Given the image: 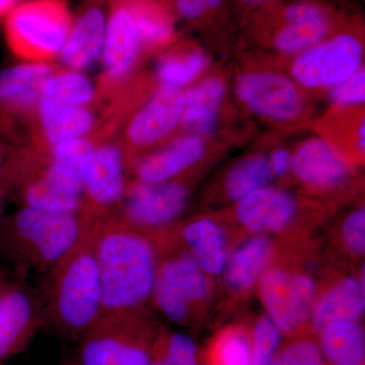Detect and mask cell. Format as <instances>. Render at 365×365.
Returning <instances> with one entry per match:
<instances>
[{"mask_svg": "<svg viewBox=\"0 0 365 365\" xmlns=\"http://www.w3.org/2000/svg\"><path fill=\"white\" fill-rule=\"evenodd\" d=\"M103 313L141 311L151 300L158 252L153 237L121 215L93 222Z\"/></svg>", "mask_w": 365, "mask_h": 365, "instance_id": "1", "label": "cell"}, {"mask_svg": "<svg viewBox=\"0 0 365 365\" xmlns=\"http://www.w3.org/2000/svg\"><path fill=\"white\" fill-rule=\"evenodd\" d=\"M91 222L85 209L58 212L21 206L0 225V260L18 279H42L71 253Z\"/></svg>", "mask_w": 365, "mask_h": 365, "instance_id": "2", "label": "cell"}, {"mask_svg": "<svg viewBox=\"0 0 365 365\" xmlns=\"http://www.w3.org/2000/svg\"><path fill=\"white\" fill-rule=\"evenodd\" d=\"M41 280L42 290L38 294L44 326L59 337L78 343L103 312L93 222L71 253Z\"/></svg>", "mask_w": 365, "mask_h": 365, "instance_id": "3", "label": "cell"}, {"mask_svg": "<svg viewBox=\"0 0 365 365\" xmlns=\"http://www.w3.org/2000/svg\"><path fill=\"white\" fill-rule=\"evenodd\" d=\"M158 331L148 309L103 313L78 341L76 365H150Z\"/></svg>", "mask_w": 365, "mask_h": 365, "instance_id": "4", "label": "cell"}, {"mask_svg": "<svg viewBox=\"0 0 365 365\" xmlns=\"http://www.w3.org/2000/svg\"><path fill=\"white\" fill-rule=\"evenodd\" d=\"M72 21L62 0H31L14 7L6 23L9 48L21 58L44 61L59 55Z\"/></svg>", "mask_w": 365, "mask_h": 365, "instance_id": "5", "label": "cell"}, {"mask_svg": "<svg viewBox=\"0 0 365 365\" xmlns=\"http://www.w3.org/2000/svg\"><path fill=\"white\" fill-rule=\"evenodd\" d=\"M188 189L181 181L143 182L127 179L121 215L145 234L169 230L188 203Z\"/></svg>", "mask_w": 365, "mask_h": 365, "instance_id": "6", "label": "cell"}, {"mask_svg": "<svg viewBox=\"0 0 365 365\" xmlns=\"http://www.w3.org/2000/svg\"><path fill=\"white\" fill-rule=\"evenodd\" d=\"M362 59L359 38L340 34L300 53L292 64V78L304 88H330L361 68Z\"/></svg>", "mask_w": 365, "mask_h": 365, "instance_id": "7", "label": "cell"}, {"mask_svg": "<svg viewBox=\"0 0 365 365\" xmlns=\"http://www.w3.org/2000/svg\"><path fill=\"white\" fill-rule=\"evenodd\" d=\"M235 91L250 111L269 121L292 123L306 113V101L297 83L278 72H244L235 81Z\"/></svg>", "mask_w": 365, "mask_h": 365, "instance_id": "8", "label": "cell"}, {"mask_svg": "<svg viewBox=\"0 0 365 365\" xmlns=\"http://www.w3.org/2000/svg\"><path fill=\"white\" fill-rule=\"evenodd\" d=\"M126 155L119 144H98L83 179V209L93 222L121 215L126 186Z\"/></svg>", "mask_w": 365, "mask_h": 365, "instance_id": "9", "label": "cell"}, {"mask_svg": "<svg viewBox=\"0 0 365 365\" xmlns=\"http://www.w3.org/2000/svg\"><path fill=\"white\" fill-rule=\"evenodd\" d=\"M43 327L39 294L25 281L11 279L0 307V362L26 350Z\"/></svg>", "mask_w": 365, "mask_h": 365, "instance_id": "10", "label": "cell"}, {"mask_svg": "<svg viewBox=\"0 0 365 365\" xmlns=\"http://www.w3.org/2000/svg\"><path fill=\"white\" fill-rule=\"evenodd\" d=\"M182 88L160 86L150 100L134 115L126 129L129 150L126 160L134 151L153 148L181 126L184 111Z\"/></svg>", "mask_w": 365, "mask_h": 365, "instance_id": "11", "label": "cell"}, {"mask_svg": "<svg viewBox=\"0 0 365 365\" xmlns=\"http://www.w3.org/2000/svg\"><path fill=\"white\" fill-rule=\"evenodd\" d=\"M206 155V144L201 137L187 135L178 138L155 153L127 163L132 179L143 182H162L177 180Z\"/></svg>", "mask_w": 365, "mask_h": 365, "instance_id": "12", "label": "cell"}, {"mask_svg": "<svg viewBox=\"0 0 365 365\" xmlns=\"http://www.w3.org/2000/svg\"><path fill=\"white\" fill-rule=\"evenodd\" d=\"M143 44L123 1H117L108 19L102 59L106 76L118 81L126 78L139 58Z\"/></svg>", "mask_w": 365, "mask_h": 365, "instance_id": "13", "label": "cell"}, {"mask_svg": "<svg viewBox=\"0 0 365 365\" xmlns=\"http://www.w3.org/2000/svg\"><path fill=\"white\" fill-rule=\"evenodd\" d=\"M331 19L321 6L311 1L290 4L283 13V23L274 36V47L283 54H300L325 40Z\"/></svg>", "mask_w": 365, "mask_h": 365, "instance_id": "14", "label": "cell"}, {"mask_svg": "<svg viewBox=\"0 0 365 365\" xmlns=\"http://www.w3.org/2000/svg\"><path fill=\"white\" fill-rule=\"evenodd\" d=\"M290 168L302 184L319 190L337 186L350 173L345 158L322 138H311L299 145Z\"/></svg>", "mask_w": 365, "mask_h": 365, "instance_id": "15", "label": "cell"}, {"mask_svg": "<svg viewBox=\"0 0 365 365\" xmlns=\"http://www.w3.org/2000/svg\"><path fill=\"white\" fill-rule=\"evenodd\" d=\"M297 202L289 194L273 188H261L237 202V217L251 232H279L294 220Z\"/></svg>", "mask_w": 365, "mask_h": 365, "instance_id": "16", "label": "cell"}, {"mask_svg": "<svg viewBox=\"0 0 365 365\" xmlns=\"http://www.w3.org/2000/svg\"><path fill=\"white\" fill-rule=\"evenodd\" d=\"M108 18L100 7L93 6L72 26L60 59L71 71L88 68L102 56Z\"/></svg>", "mask_w": 365, "mask_h": 365, "instance_id": "17", "label": "cell"}, {"mask_svg": "<svg viewBox=\"0 0 365 365\" xmlns=\"http://www.w3.org/2000/svg\"><path fill=\"white\" fill-rule=\"evenodd\" d=\"M225 81L210 76L184 93L182 126L189 135H210L215 131L225 97Z\"/></svg>", "mask_w": 365, "mask_h": 365, "instance_id": "18", "label": "cell"}, {"mask_svg": "<svg viewBox=\"0 0 365 365\" xmlns=\"http://www.w3.org/2000/svg\"><path fill=\"white\" fill-rule=\"evenodd\" d=\"M364 273L362 277H346L326 292L312 312L317 332L335 321L359 322L365 309Z\"/></svg>", "mask_w": 365, "mask_h": 365, "instance_id": "19", "label": "cell"}, {"mask_svg": "<svg viewBox=\"0 0 365 365\" xmlns=\"http://www.w3.org/2000/svg\"><path fill=\"white\" fill-rule=\"evenodd\" d=\"M272 254L273 245L268 237L259 235L250 237L225 262V284L235 292H249L265 272Z\"/></svg>", "mask_w": 365, "mask_h": 365, "instance_id": "20", "label": "cell"}, {"mask_svg": "<svg viewBox=\"0 0 365 365\" xmlns=\"http://www.w3.org/2000/svg\"><path fill=\"white\" fill-rule=\"evenodd\" d=\"M96 95L93 83L81 71L53 72L41 91L38 111L43 117L72 108L88 107Z\"/></svg>", "mask_w": 365, "mask_h": 365, "instance_id": "21", "label": "cell"}, {"mask_svg": "<svg viewBox=\"0 0 365 365\" xmlns=\"http://www.w3.org/2000/svg\"><path fill=\"white\" fill-rule=\"evenodd\" d=\"M319 349L331 365H364L365 334L359 322L335 321L319 331Z\"/></svg>", "mask_w": 365, "mask_h": 365, "instance_id": "22", "label": "cell"}, {"mask_svg": "<svg viewBox=\"0 0 365 365\" xmlns=\"http://www.w3.org/2000/svg\"><path fill=\"white\" fill-rule=\"evenodd\" d=\"M186 251L194 257L204 272L217 275L227 262L225 237L220 228L208 220L188 223L180 230Z\"/></svg>", "mask_w": 365, "mask_h": 365, "instance_id": "23", "label": "cell"}, {"mask_svg": "<svg viewBox=\"0 0 365 365\" xmlns=\"http://www.w3.org/2000/svg\"><path fill=\"white\" fill-rule=\"evenodd\" d=\"M292 276L283 269L274 267L266 269L259 280L268 318L284 334H294L300 328L294 314Z\"/></svg>", "mask_w": 365, "mask_h": 365, "instance_id": "24", "label": "cell"}, {"mask_svg": "<svg viewBox=\"0 0 365 365\" xmlns=\"http://www.w3.org/2000/svg\"><path fill=\"white\" fill-rule=\"evenodd\" d=\"M135 24L143 46L158 48L174 36L170 14L157 0H123Z\"/></svg>", "mask_w": 365, "mask_h": 365, "instance_id": "25", "label": "cell"}, {"mask_svg": "<svg viewBox=\"0 0 365 365\" xmlns=\"http://www.w3.org/2000/svg\"><path fill=\"white\" fill-rule=\"evenodd\" d=\"M273 177L268 158L252 155L228 173L225 179L227 195L230 200L239 202L257 190L267 187Z\"/></svg>", "mask_w": 365, "mask_h": 365, "instance_id": "26", "label": "cell"}, {"mask_svg": "<svg viewBox=\"0 0 365 365\" xmlns=\"http://www.w3.org/2000/svg\"><path fill=\"white\" fill-rule=\"evenodd\" d=\"M46 140L54 144L83 138L95 126V116L88 107L59 110L40 117Z\"/></svg>", "mask_w": 365, "mask_h": 365, "instance_id": "27", "label": "cell"}, {"mask_svg": "<svg viewBox=\"0 0 365 365\" xmlns=\"http://www.w3.org/2000/svg\"><path fill=\"white\" fill-rule=\"evenodd\" d=\"M207 66V58L198 49H180L169 53L158 64L160 86L182 88L190 85Z\"/></svg>", "mask_w": 365, "mask_h": 365, "instance_id": "28", "label": "cell"}, {"mask_svg": "<svg viewBox=\"0 0 365 365\" xmlns=\"http://www.w3.org/2000/svg\"><path fill=\"white\" fill-rule=\"evenodd\" d=\"M150 365H200L195 342L187 334L158 332Z\"/></svg>", "mask_w": 365, "mask_h": 365, "instance_id": "29", "label": "cell"}, {"mask_svg": "<svg viewBox=\"0 0 365 365\" xmlns=\"http://www.w3.org/2000/svg\"><path fill=\"white\" fill-rule=\"evenodd\" d=\"M96 148L97 144L83 137L54 144L46 153L83 182Z\"/></svg>", "mask_w": 365, "mask_h": 365, "instance_id": "30", "label": "cell"}, {"mask_svg": "<svg viewBox=\"0 0 365 365\" xmlns=\"http://www.w3.org/2000/svg\"><path fill=\"white\" fill-rule=\"evenodd\" d=\"M253 344L248 334L241 329H230L220 336L215 345V365H249Z\"/></svg>", "mask_w": 365, "mask_h": 365, "instance_id": "31", "label": "cell"}, {"mask_svg": "<svg viewBox=\"0 0 365 365\" xmlns=\"http://www.w3.org/2000/svg\"><path fill=\"white\" fill-rule=\"evenodd\" d=\"M151 302L165 319L174 324L188 322L193 304L163 278L155 277Z\"/></svg>", "mask_w": 365, "mask_h": 365, "instance_id": "32", "label": "cell"}, {"mask_svg": "<svg viewBox=\"0 0 365 365\" xmlns=\"http://www.w3.org/2000/svg\"><path fill=\"white\" fill-rule=\"evenodd\" d=\"M281 332L268 317H262L255 325L252 344L253 352L249 365H272L279 349Z\"/></svg>", "mask_w": 365, "mask_h": 365, "instance_id": "33", "label": "cell"}, {"mask_svg": "<svg viewBox=\"0 0 365 365\" xmlns=\"http://www.w3.org/2000/svg\"><path fill=\"white\" fill-rule=\"evenodd\" d=\"M319 346L312 340H297L278 349L272 365H325Z\"/></svg>", "mask_w": 365, "mask_h": 365, "instance_id": "34", "label": "cell"}, {"mask_svg": "<svg viewBox=\"0 0 365 365\" xmlns=\"http://www.w3.org/2000/svg\"><path fill=\"white\" fill-rule=\"evenodd\" d=\"M329 100L332 104L346 107L364 104L365 100L364 67L345 81L333 86L329 91Z\"/></svg>", "mask_w": 365, "mask_h": 365, "instance_id": "35", "label": "cell"}, {"mask_svg": "<svg viewBox=\"0 0 365 365\" xmlns=\"http://www.w3.org/2000/svg\"><path fill=\"white\" fill-rule=\"evenodd\" d=\"M292 292L294 309L297 323L302 327L312 316L314 299V280L304 274L292 276Z\"/></svg>", "mask_w": 365, "mask_h": 365, "instance_id": "36", "label": "cell"}, {"mask_svg": "<svg viewBox=\"0 0 365 365\" xmlns=\"http://www.w3.org/2000/svg\"><path fill=\"white\" fill-rule=\"evenodd\" d=\"M342 239L346 249L356 256L364 254L365 210L360 207L346 217L342 227Z\"/></svg>", "mask_w": 365, "mask_h": 365, "instance_id": "37", "label": "cell"}, {"mask_svg": "<svg viewBox=\"0 0 365 365\" xmlns=\"http://www.w3.org/2000/svg\"><path fill=\"white\" fill-rule=\"evenodd\" d=\"M222 2L223 0H176V9L182 19L192 21L210 13Z\"/></svg>", "mask_w": 365, "mask_h": 365, "instance_id": "38", "label": "cell"}, {"mask_svg": "<svg viewBox=\"0 0 365 365\" xmlns=\"http://www.w3.org/2000/svg\"><path fill=\"white\" fill-rule=\"evenodd\" d=\"M9 148L0 143V225L6 216V206L9 200L6 182V163Z\"/></svg>", "mask_w": 365, "mask_h": 365, "instance_id": "39", "label": "cell"}, {"mask_svg": "<svg viewBox=\"0 0 365 365\" xmlns=\"http://www.w3.org/2000/svg\"><path fill=\"white\" fill-rule=\"evenodd\" d=\"M268 160L274 177L284 175L289 170L290 163H292V157H290L289 153L283 148L274 150Z\"/></svg>", "mask_w": 365, "mask_h": 365, "instance_id": "40", "label": "cell"}, {"mask_svg": "<svg viewBox=\"0 0 365 365\" xmlns=\"http://www.w3.org/2000/svg\"><path fill=\"white\" fill-rule=\"evenodd\" d=\"M11 281V278L7 275L4 269L0 267V307H1L2 302H4V295L6 294Z\"/></svg>", "mask_w": 365, "mask_h": 365, "instance_id": "41", "label": "cell"}, {"mask_svg": "<svg viewBox=\"0 0 365 365\" xmlns=\"http://www.w3.org/2000/svg\"><path fill=\"white\" fill-rule=\"evenodd\" d=\"M18 0H0V16L9 14L14 9Z\"/></svg>", "mask_w": 365, "mask_h": 365, "instance_id": "42", "label": "cell"}, {"mask_svg": "<svg viewBox=\"0 0 365 365\" xmlns=\"http://www.w3.org/2000/svg\"><path fill=\"white\" fill-rule=\"evenodd\" d=\"M244 4H250V6H256V4H263L266 0H242Z\"/></svg>", "mask_w": 365, "mask_h": 365, "instance_id": "43", "label": "cell"}, {"mask_svg": "<svg viewBox=\"0 0 365 365\" xmlns=\"http://www.w3.org/2000/svg\"><path fill=\"white\" fill-rule=\"evenodd\" d=\"M66 365H76V364H74V362H73V364H66Z\"/></svg>", "mask_w": 365, "mask_h": 365, "instance_id": "44", "label": "cell"}, {"mask_svg": "<svg viewBox=\"0 0 365 365\" xmlns=\"http://www.w3.org/2000/svg\"><path fill=\"white\" fill-rule=\"evenodd\" d=\"M0 365H4V364H2V362H0Z\"/></svg>", "mask_w": 365, "mask_h": 365, "instance_id": "45", "label": "cell"}]
</instances>
